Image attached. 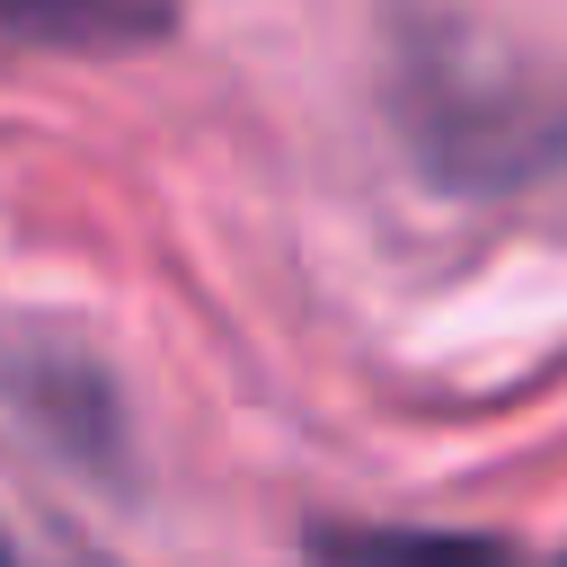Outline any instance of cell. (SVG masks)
Here are the masks:
<instances>
[{
  "label": "cell",
  "instance_id": "7a4b0ae2",
  "mask_svg": "<svg viewBox=\"0 0 567 567\" xmlns=\"http://www.w3.org/2000/svg\"><path fill=\"white\" fill-rule=\"evenodd\" d=\"M319 567H505L496 540H461V532H381V523H319L310 532Z\"/></svg>",
  "mask_w": 567,
  "mask_h": 567
},
{
  "label": "cell",
  "instance_id": "6da1fadb",
  "mask_svg": "<svg viewBox=\"0 0 567 567\" xmlns=\"http://www.w3.org/2000/svg\"><path fill=\"white\" fill-rule=\"evenodd\" d=\"M168 18L177 0H0V53H124Z\"/></svg>",
  "mask_w": 567,
  "mask_h": 567
},
{
  "label": "cell",
  "instance_id": "3957f363",
  "mask_svg": "<svg viewBox=\"0 0 567 567\" xmlns=\"http://www.w3.org/2000/svg\"><path fill=\"white\" fill-rule=\"evenodd\" d=\"M0 567H9V540H0Z\"/></svg>",
  "mask_w": 567,
  "mask_h": 567
}]
</instances>
